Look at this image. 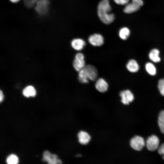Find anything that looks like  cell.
Segmentation results:
<instances>
[{
  "mask_svg": "<svg viewBox=\"0 0 164 164\" xmlns=\"http://www.w3.org/2000/svg\"><path fill=\"white\" fill-rule=\"evenodd\" d=\"M111 10L108 0H102L100 2L98 5V15L100 20L104 24H109L114 20V15L110 13Z\"/></svg>",
  "mask_w": 164,
  "mask_h": 164,
  "instance_id": "cell-1",
  "label": "cell"
},
{
  "mask_svg": "<svg viewBox=\"0 0 164 164\" xmlns=\"http://www.w3.org/2000/svg\"><path fill=\"white\" fill-rule=\"evenodd\" d=\"M98 76V72L96 67L91 65H87L78 72V79L82 84H87L89 80H96Z\"/></svg>",
  "mask_w": 164,
  "mask_h": 164,
  "instance_id": "cell-2",
  "label": "cell"
},
{
  "mask_svg": "<svg viewBox=\"0 0 164 164\" xmlns=\"http://www.w3.org/2000/svg\"><path fill=\"white\" fill-rule=\"evenodd\" d=\"M130 144L134 149L138 151L142 150L145 146V143L144 139L142 137L136 135L131 138Z\"/></svg>",
  "mask_w": 164,
  "mask_h": 164,
  "instance_id": "cell-3",
  "label": "cell"
},
{
  "mask_svg": "<svg viewBox=\"0 0 164 164\" xmlns=\"http://www.w3.org/2000/svg\"><path fill=\"white\" fill-rule=\"evenodd\" d=\"M145 144L148 150L151 151H155L159 147V139L155 135H152L147 138Z\"/></svg>",
  "mask_w": 164,
  "mask_h": 164,
  "instance_id": "cell-4",
  "label": "cell"
},
{
  "mask_svg": "<svg viewBox=\"0 0 164 164\" xmlns=\"http://www.w3.org/2000/svg\"><path fill=\"white\" fill-rule=\"evenodd\" d=\"M84 56L83 54L80 53H77L75 56L73 62V66L74 69L79 72L85 66Z\"/></svg>",
  "mask_w": 164,
  "mask_h": 164,
  "instance_id": "cell-5",
  "label": "cell"
},
{
  "mask_svg": "<svg viewBox=\"0 0 164 164\" xmlns=\"http://www.w3.org/2000/svg\"><path fill=\"white\" fill-rule=\"evenodd\" d=\"M49 2L48 0H38L35 5V9L40 15H44L48 11Z\"/></svg>",
  "mask_w": 164,
  "mask_h": 164,
  "instance_id": "cell-6",
  "label": "cell"
},
{
  "mask_svg": "<svg viewBox=\"0 0 164 164\" xmlns=\"http://www.w3.org/2000/svg\"><path fill=\"white\" fill-rule=\"evenodd\" d=\"M121 98V102L125 105L129 104L134 99V96L132 93L129 90L121 91L120 93Z\"/></svg>",
  "mask_w": 164,
  "mask_h": 164,
  "instance_id": "cell-7",
  "label": "cell"
},
{
  "mask_svg": "<svg viewBox=\"0 0 164 164\" xmlns=\"http://www.w3.org/2000/svg\"><path fill=\"white\" fill-rule=\"evenodd\" d=\"M89 43L94 46H100L104 43L102 36L99 34H94L90 36L88 38Z\"/></svg>",
  "mask_w": 164,
  "mask_h": 164,
  "instance_id": "cell-8",
  "label": "cell"
},
{
  "mask_svg": "<svg viewBox=\"0 0 164 164\" xmlns=\"http://www.w3.org/2000/svg\"><path fill=\"white\" fill-rule=\"evenodd\" d=\"M43 159L49 164H61L62 161L58 159L57 155L51 154L49 151H45L43 154Z\"/></svg>",
  "mask_w": 164,
  "mask_h": 164,
  "instance_id": "cell-9",
  "label": "cell"
},
{
  "mask_svg": "<svg viewBox=\"0 0 164 164\" xmlns=\"http://www.w3.org/2000/svg\"><path fill=\"white\" fill-rule=\"evenodd\" d=\"M95 87L96 89L101 93H104L108 90V85L107 82L102 78H99L97 80Z\"/></svg>",
  "mask_w": 164,
  "mask_h": 164,
  "instance_id": "cell-10",
  "label": "cell"
},
{
  "mask_svg": "<svg viewBox=\"0 0 164 164\" xmlns=\"http://www.w3.org/2000/svg\"><path fill=\"white\" fill-rule=\"evenodd\" d=\"M78 141L80 143L86 145L90 142L91 137L89 134L86 132L81 131L78 134Z\"/></svg>",
  "mask_w": 164,
  "mask_h": 164,
  "instance_id": "cell-11",
  "label": "cell"
},
{
  "mask_svg": "<svg viewBox=\"0 0 164 164\" xmlns=\"http://www.w3.org/2000/svg\"><path fill=\"white\" fill-rule=\"evenodd\" d=\"M85 45V42L84 40L81 39H74L71 42V45L72 48L77 51L82 50Z\"/></svg>",
  "mask_w": 164,
  "mask_h": 164,
  "instance_id": "cell-12",
  "label": "cell"
},
{
  "mask_svg": "<svg viewBox=\"0 0 164 164\" xmlns=\"http://www.w3.org/2000/svg\"><path fill=\"white\" fill-rule=\"evenodd\" d=\"M140 6L132 2L127 4L124 9V12L126 13H131L138 11Z\"/></svg>",
  "mask_w": 164,
  "mask_h": 164,
  "instance_id": "cell-13",
  "label": "cell"
},
{
  "mask_svg": "<svg viewBox=\"0 0 164 164\" xmlns=\"http://www.w3.org/2000/svg\"><path fill=\"white\" fill-rule=\"evenodd\" d=\"M126 68L130 72L135 73L138 71L139 66L135 60L132 59L128 61L126 65Z\"/></svg>",
  "mask_w": 164,
  "mask_h": 164,
  "instance_id": "cell-14",
  "label": "cell"
},
{
  "mask_svg": "<svg viewBox=\"0 0 164 164\" xmlns=\"http://www.w3.org/2000/svg\"><path fill=\"white\" fill-rule=\"evenodd\" d=\"M159 51L158 50L154 49L151 50L149 54L150 59L155 63H158L161 60L159 55Z\"/></svg>",
  "mask_w": 164,
  "mask_h": 164,
  "instance_id": "cell-15",
  "label": "cell"
},
{
  "mask_svg": "<svg viewBox=\"0 0 164 164\" xmlns=\"http://www.w3.org/2000/svg\"><path fill=\"white\" fill-rule=\"evenodd\" d=\"M23 95L26 97H34L36 94V91L34 87L32 86H28L24 89L22 91Z\"/></svg>",
  "mask_w": 164,
  "mask_h": 164,
  "instance_id": "cell-16",
  "label": "cell"
},
{
  "mask_svg": "<svg viewBox=\"0 0 164 164\" xmlns=\"http://www.w3.org/2000/svg\"><path fill=\"white\" fill-rule=\"evenodd\" d=\"M130 33V31L128 28L126 27H123L120 30L119 35L121 39L125 40L128 38Z\"/></svg>",
  "mask_w": 164,
  "mask_h": 164,
  "instance_id": "cell-17",
  "label": "cell"
},
{
  "mask_svg": "<svg viewBox=\"0 0 164 164\" xmlns=\"http://www.w3.org/2000/svg\"><path fill=\"white\" fill-rule=\"evenodd\" d=\"M145 67L146 71L149 74L153 76L156 74V69L152 63L150 62L146 63Z\"/></svg>",
  "mask_w": 164,
  "mask_h": 164,
  "instance_id": "cell-18",
  "label": "cell"
},
{
  "mask_svg": "<svg viewBox=\"0 0 164 164\" xmlns=\"http://www.w3.org/2000/svg\"><path fill=\"white\" fill-rule=\"evenodd\" d=\"M6 162L9 164H16L18 162V159L15 155L11 154L9 155L6 159Z\"/></svg>",
  "mask_w": 164,
  "mask_h": 164,
  "instance_id": "cell-19",
  "label": "cell"
},
{
  "mask_svg": "<svg viewBox=\"0 0 164 164\" xmlns=\"http://www.w3.org/2000/svg\"><path fill=\"white\" fill-rule=\"evenodd\" d=\"M158 88L160 94L164 96V78L160 79L159 81Z\"/></svg>",
  "mask_w": 164,
  "mask_h": 164,
  "instance_id": "cell-20",
  "label": "cell"
},
{
  "mask_svg": "<svg viewBox=\"0 0 164 164\" xmlns=\"http://www.w3.org/2000/svg\"><path fill=\"white\" fill-rule=\"evenodd\" d=\"M38 0H24L25 5L27 8H31L33 7Z\"/></svg>",
  "mask_w": 164,
  "mask_h": 164,
  "instance_id": "cell-21",
  "label": "cell"
},
{
  "mask_svg": "<svg viewBox=\"0 0 164 164\" xmlns=\"http://www.w3.org/2000/svg\"><path fill=\"white\" fill-rule=\"evenodd\" d=\"M158 124L161 132L164 134V118H158Z\"/></svg>",
  "mask_w": 164,
  "mask_h": 164,
  "instance_id": "cell-22",
  "label": "cell"
},
{
  "mask_svg": "<svg viewBox=\"0 0 164 164\" xmlns=\"http://www.w3.org/2000/svg\"><path fill=\"white\" fill-rule=\"evenodd\" d=\"M158 153L164 159V143L162 144L158 149Z\"/></svg>",
  "mask_w": 164,
  "mask_h": 164,
  "instance_id": "cell-23",
  "label": "cell"
},
{
  "mask_svg": "<svg viewBox=\"0 0 164 164\" xmlns=\"http://www.w3.org/2000/svg\"><path fill=\"white\" fill-rule=\"evenodd\" d=\"M115 2L119 5H124L128 3L129 0H114Z\"/></svg>",
  "mask_w": 164,
  "mask_h": 164,
  "instance_id": "cell-24",
  "label": "cell"
},
{
  "mask_svg": "<svg viewBox=\"0 0 164 164\" xmlns=\"http://www.w3.org/2000/svg\"><path fill=\"white\" fill-rule=\"evenodd\" d=\"M132 2L137 4L140 6L142 5L143 4L142 0H132Z\"/></svg>",
  "mask_w": 164,
  "mask_h": 164,
  "instance_id": "cell-25",
  "label": "cell"
},
{
  "mask_svg": "<svg viewBox=\"0 0 164 164\" xmlns=\"http://www.w3.org/2000/svg\"><path fill=\"white\" fill-rule=\"evenodd\" d=\"M4 96L3 92L2 91H0V101L1 102L4 99Z\"/></svg>",
  "mask_w": 164,
  "mask_h": 164,
  "instance_id": "cell-26",
  "label": "cell"
},
{
  "mask_svg": "<svg viewBox=\"0 0 164 164\" xmlns=\"http://www.w3.org/2000/svg\"><path fill=\"white\" fill-rule=\"evenodd\" d=\"M20 0H10V1L13 3H16L19 2Z\"/></svg>",
  "mask_w": 164,
  "mask_h": 164,
  "instance_id": "cell-27",
  "label": "cell"
}]
</instances>
